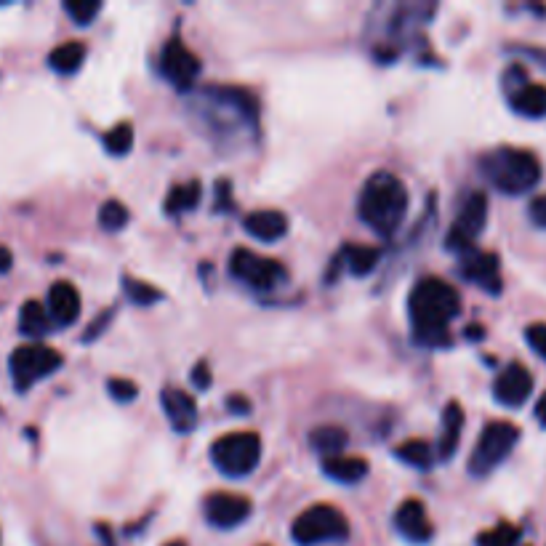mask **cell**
<instances>
[{"label":"cell","instance_id":"6da1fadb","mask_svg":"<svg viewBox=\"0 0 546 546\" xmlns=\"http://www.w3.org/2000/svg\"><path fill=\"white\" fill-rule=\"evenodd\" d=\"M413 341L421 347H445L451 344L448 325L461 312V296L451 283L440 277H424L413 285L408 296Z\"/></svg>","mask_w":546,"mask_h":546},{"label":"cell","instance_id":"7a4b0ae2","mask_svg":"<svg viewBox=\"0 0 546 546\" xmlns=\"http://www.w3.org/2000/svg\"><path fill=\"white\" fill-rule=\"evenodd\" d=\"M357 214L368 230L381 235V238H392L408 214L405 184L389 171H376L360 192Z\"/></svg>","mask_w":546,"mask_h":546},{"label":"cell","instance_id":"3957f363","mask_svg":"<svg viewBox=\"0 0 546 546\" xmlns=\"http://www.w3.org/2000/svg\"><path fill=\"white\" fill-rule=\"evenodd\" d=\"M485 179L504 195H525L541 182V163L531 150L496 147L480 160Z\"/></svg>","mask_w":546,"mask_h":546},{"label":"cell","instance_id":"277c9868","mask_svg":"<svg viewBox=\"0 0 546 546\" xmlns=\"http://www.w3.org/2000/svg\"><path fill=\"white\" fill-rule=\"evenodd\" d=\"M198 107L200 112H203L206 123L222 115V120L211 128L224 136L232 134L230 123L235 131H251V128H256V115H259V110H256L254 96L248 94V91H243V88H227V86L208 88V91L200 94Z\"/></svg>","mask_w":546,"mask_h":546},{"label":"cell","instance_id":"5b68a950","mask_svg":"<svg viewBox=\"0 0 546 546\" xmlns=\"http://www.w3.org/2000/svg\"><path fill=\"white\" fill-rule=\"evenodd\" d=\"M291 539L299 546H320L349 539V520L331 504L304 509L291 525Z\"/></svg>","mask_w":546,"mask_h":546},{"label":"cell","instance_id":"8992f818","mask_svg":"<svg viewBox=\"0 0 546 546\" xmlns=\"http://www.w3.org/2000/svg\"><path fill=\"white\" fill-rule=\"evenodd\" d=\"M214 467L227 477H248L262 461V437L256 432H232L211 445Z\"/></svg>","mask_w":546,"mask_h":546},{"label":"cell","instance_id":"52a82bcc","mask_svg":"<svg viewBox=\"0 0 546 546\" xmlns=\"http://www.w3.org/2000/svg\"><path fill=\"white\" fill-rule=\"evenodd\" d=\"M517 440H520V429L509 421H491L483 429V435L477 440L475 451L469 456V472L475 477L491 475L509 453L515 451Z\"/></svg>","mask_w":546,"mask_h":546},{"label":"cell","instance_id":"ba28073f","mask_svg":"<svg viewBox=\"0 0 546 546\" xmlns=\"http://www.w3.org/2000/svg\"><path fill=\"white\" fill-rule=\"evenodd\" d=\"M62 368V355L46 344H24L11 355V376L19 392L30 389L35 381L46 379Z\"/></svg>","mask_w":546,"mask_h":546},{"label":"cell","instance_id":"9c48e42d","mask_svg":"<svg viewBox=\"0 0 546 546\" xmlns=\"http://www.w3.org/2000/svg\"><path fill=\"white\" fill-rule=\"evenodd\" d=\"M230 272L238 277L240 283L251 285L254 291H275L288 280V272L280 262L275 259H267V256H259L248 248H238L230 259Z\"/></svg>","mask_w":546,"mask_h":546},{"label":"cell","instance_id":"30bf717a","mask_svg":"<svg viewBox=\"0 0 546 546\" xmlns=\"http://www.w3.org/2000/svg\"><path fill=\"white\" fill-rule=\"evenodd\" d=\"M485 222H488V198H485V192H472L464 200V206H461L456 222L451 224V230H448L445 248L459 256L467 254L469 248H475Z\"/></svg>","mask_w":546,"mask_h":546},{"label":"cell","instance_id":"8fae6325","mask_svg":"<svg viewBox=\"0 0 546 546\" xmlns=\"http://www.w3.org/2000/svg\"><path fill=\"white\" fill-rule=\"evenodd\" d=\"M160 72L163 78L171 83L179 91H187V88L195 86V80L200 75V59L192 54L190 48L179 43V40H171L163 48L160 54Z\"/></svg>","mask_w":546,"mask_h":546},{"label":"cell","instance_id":"7c38bea8","mask_svg":"<svg viewBox=\"0 0 546 546\" xmlns=\"http://www.w3.org/2000/svg\"><path fill=\"white\" fill-rule=\"evenodd\" d=\"M203 509H206L208 523L214 528H222V531L238 528L251 517V501L246 496H238V493H211Z\"/></svg>","mask_w":546,"mask_h":546},{"label":"cell","instance_id":"4fadbf2b","mask_svg":"<svg viewBox=\"0 0 546 546\" xmlns=\"http://www.w3.org/2000/svg\"><path fill=\"white\" fill-rule=\"evenodd\" d=\"M461 275L467 277L469 283L480 285L483 291L499 296L501 293V264L499 256L491 254V251H477V248H469L467 254H461L459 264Z\"/></svg>","mask_w":546,"mask_h":546},{"label":"cell","instance_id":"5bb4252c","mask_svg":"<svg viewBox=\"0 0 546 546\" xmlns=\"http://www.w3.org/2000/svg\"><path fill=\"white\" fill-rule=\"evenodd\" d=\"M533 392V376L531 371L520 363H509L504 371L496 376V384H493V397L496 403L504 405V408H520L525 405V400L531 397Z\"/></svg>","mask_w":546,"mask_h":546},{"label":"cell","instance_id":"9a60e30c","mask_svg":"<svg viewBox=\"0 0 546 546\" xmlns=\"http://www.w3.org/2000/svg\"><path fill=\"white\" fill-rule=\"evenodd\" d=\"M395 528L405 541L411 544H427L432 539V523H429L427 507L419 499L403 501L395 512Z\"/></svg>","mask_w":546,"mask_h":546},{"label":"cell","instance_id":"2e32d148","mask_svg":"<svg viewBox=\"0 0 546 546\" xmlns=\"http://www.w3.org/2000/svg\"><path fill=\"white\" fill-rule=\"evenodd\" d=\"M160 405H163V413L166 419L171 421V427L176 432H192L195 424H198V405H195V397L187 395L184 389L179 387H166L160 392Z\"/></svg>","mask_w":546,"mask_h":546},{"label":"cell","instance_id":"e0dca14e","mask_svg":"<svg viewBox=\"0 0 546 546\" xmlns=\"http://www.w3.org/2000/svg\"><path fill=\"white\" fill-rule=\"evenodd\" d=\"M80 315V293L78 288L67 280H59V283L51 285L48 291V317L51 323L59 325H72Z\"/></svg>","mask_w":546,"mask_h":546},{"label":"cell","instance_id":"ac0fdd59","mask_svg":"<svg viewBox=\"0 0 546 546\" xmlns=\"http://www.w3.org/2000/svg\"><path fill=\"white\" fill-rule=\"evenodd\" d=\"M243 227L251 238L262 243H275L288 232V219L280 211H254L243 219Z\"/></svg>","mask_w":546,"mask_h":546},{"label":"cell","instance_id":"d6986e66","mask_svg":"<svg viewBox=\"0 0 546 546\" xmlns=\"http://www.w3.org/2000/svg\"><path fill=\"white\" fill-rule=\"evenodd\" d=\"M509 104H512V110L517 115H523V118L539 120L546 118V86L541 83H520V86L509 94Z\"/></svg>","mask_w":546,"mask_h":546},{"label":"cell","instance_id":"ffe728a7","mask_svg":"<svg viewBox=\"0 0 546 546\" xmlns=\"http://www.w3.org/2000/svg\"><path fill=\"white\" fill-rule=\"evenodd\" d=\"M461 429H464V411H461V405L453 400V403L445 405L443 429H440V443H437V453H440V459L443 461L453 459V453L459 448Z\"/></svg>","mask_w":546,"mask_h":546},{"label":"cell","instance_id":"44dd1931","mask_svg":"<svg viewBox=\"0 0 546 546\" xmlns=\"http://www.w3.org/2000/svg\"><path fill=\"white\" fill-rule=\"evenodd\" d=\"M323 472L336 483L355 485L360 483L365 475H368V461L360 459V456H333V459L323 461Z\"/></svg>","mask_w":546,"mask_h":546},{"label":"cell","instance_id":"7402d4cb","mask_svg":"<svg viewBox=\"0 0 546 546\" xmlns=\"http://www.w3.org/2000/svg\"><path fill=\"white\" fill-rule=\"evenodd\" d=\"M349 443L347 429L333 427V424H325V427H317L312 435H309V445H312V451L320 453L325 459H333V456H341L344 448Z\"/></svg>","mask_w":546,"mask_h":546},{"label":"cell","instance_id":"603a6c76","mask_svg":"<svg viewBox=\"0 0 546 546\" xmlns=\"http://www.w3.org/2000/svg\"><path fill=\"white\" fill-rule=\"evenodd\" d=\"M86 59V46L80 40H67L62 46H56L48 56V64L51 70H56L59 75H72V72L80 70V64Z\"/></svg>","mask_w":546,"mask_h":546},{"label":"cell","instance_id":"cb8c5ba5","mask_svg":"<svg viewBox=\"0 0 546 546\" xmlns=\"http://www.w3.org/2000/svg\"><path fill=\"white\" fill-rule=\"evenodd\" d=\"M19 328H22L24 336H32V339H40L51 331V317H48V309L40 304V301H24L22 312H19Z\"/></svg>","mask_w":546,"mask_h":546},{"label":"cell","instance_id":"d4e9b609","mask_svg":"<svg viewBox=\"0 0 546 546\" xmlns=\"http://www.w3.org/2000/svg\"><path fill=\"white\" fill-rule=\"evenodd\" d=\"M200 198H203V184H200L198 179L176 184L174 190L168 192L166 211L168 214H187V211H192V208L198 206Z\"/></svg>","mask_w":546,"mask_h":546},{"label":"cell","instance_id":"484cf974","mask_svg":"<svg viewBox=\"0 0 546 546\" xmlns=\"http://www.w3.org/2000/svg\"><path fill=\"white\" fill-rule=\"evenodd\" d=\"M379 251L371 246H344V251L339 254V259L349 267V272L357 277L371 275L379 264Z\"/></svg>","mask_w":546,"mask_h":546},{"label":"cell","instance_id":"4316f807","mask_svg":"<svg viewBox=\"0 0 546 546\" xmlns=\"http://www.w3.org/2000/svg\"><path fill=\"white\" fill-rule=\"evenodd\" d=\"M395 456L413 469H429L435 464L432 445L424 443V440H405L403 445H397Z\"/></svg>","mask_w":546,"mask_h":546},{"label":"cell","instance_id":"83f0119b","mask_svg":"<svg viewBox=\"0 0 546 546\" xmlns=\"http://www.w3.org/2000/svg\"><path fill=\"white\" fill-rule=\"evenodd\" d=\"M104 147H107V152L115 155V158L128 155L131 147H134V126H131V123H118L112 131L104 134Z\"/></svg>","mask_w":546,"mask_h":546},{"label":"cell","instance_id":"f1b7e54d","mask_svg":"<svg viewBox=\"0 0 546 546\" xmlns=\"http://www.w3.org/2000/svg\"><path fill=\"white\" fill-rule=\"evenodd\" d=\"M123 291L134 304L139 307H150V304H158L163 299V291L155 288V285L144 283V280H134V277H123Z\"/></svg>","mask_w":546,"mask_h":546},{"label":"cell","instance_id":"f546056e","mask_svg":"<svg viewBox=\"0 0 546 546\" xmlns=\"http://www.w3.org/2000/svg\"><path fill=\"white\" fill-rule=\"evenodd\" d=\"M128 208L120 203V200H107L102 208H99V224H102L107 232H120L128 224Z\"/></svg>","mask_w":546,"mask_h":546},{"label":"cell","instance_id":"4dcf8cb0","mask_svg":"<svg viewBox=\"0 0 546 546\" xmlns=\"http://www.w3.org/2000/svg\"><path fill=\"white\" fill-rule=\"evenodd\" d=\"M517 541H520V528L509 523H499L491 531L480 533L477 546H517Z\"/></svg>","mask_w":546,"mask_h":546},{"label":"cell","instance_id":"1f68e13d","mask_svg":"<svg viewBox=\"0 0 546 546\" xmlns=\"http://www.w3.org/2000/svg\"><path fill=\"white\" fill-rule=\"evenodd\" d=\"M64 11L75 19V24H91L94 16L102 11V3L99 0H67Z\"/></svg>","mask_w":546,"mask_h":546},{"label":"cell","instance_id":"d6a6232c","mask_svg":"<svg viewBox=\"0 0 546 546\" xmlns=\"http://www.w3.org/2000/svg\"><path fill=\"white\" fill-rule=\"evenodd\" d=\"M107 392H110V397L115 400V403H123V405L136 400V395H139V389H136V384L131 379H110Z\"/></svg>","mask_w":546,"mask_h":546},{"label":"cell","instance_id":"836d02e7","mask_svg":"<svg viewBox=\"0 0 546 546\" xmlns=\"http://www.w3.org/2000/svg\"><path fill=\"white\" fill-rule=\"evenodd\" d=\"M525 339L531 344V349L539 357L546 360V325L544 323H533L528 331H525Z\"/></svg>","mask_w":546,"mask_h":546},{"label":"cell","instance_id":"e575fe53","mask_svg":"<svg viewBox=\"0 0 546 546\" xmlns=\"http://www.w3.org/2000/svg\"><path fill=\"white\" fill-rule=\"evenodd\" d=\"M528 214H531V222L536 224V227H544L546 230V195H539V198L531 200Z\"/></svg>","mask_w":546,"mask_h":546},{"label":"cell","instance_id":"d590c367","mask_svg":"<svg viewBox=\"0 0 546 546\" xmlns=\"http://www.w3.org/2000/svg\"><path fill=\"white\" fill-rule=\"evenodd\" d=\"M192 381H195V387H200V389L211 387V368H208L206 360H200V363L195 365V371H192Z\"/></svg>","mask_w":546,"mask_h":546},{"label":"cell","instance_id":"8d00e7d4","mask_svg":"<svg viewBox=\"0 0 546 546\" xmlns=\"http://www.w3.org/2000/svg\"><path fill=\"white\" fill-rule=\"evenodd\" d=\"M227 411L238 413V416H246V413H251V403H248L246 397L232 395L227 397Z\"/></svg>","mask_w":546,"mask_h":546},{"label":"cell","instance_id":"74e56055","mask_svg":"<svg viewBox=\"0 0 546 546\" xmlns=\"http://www.w3.org/2000/svg\"><path fill=\"white\" fill-rule=\"evenodd\" d=\"M110 317H112V309H110V312H104V315L96 317V323L91 325V328H88V331H86V341L96 339V333L104 331V328H107V323H110Z\"/></svg>","mask_w":546,"mask_h":546},{"label":"cell","instance_id":"f35d334b","mask_svg":"<svg viewBox=\"0 0 546 546\" xmlns=\"http://www.w3.org/2000/svg\"><path fill=\"white\" fill-rule=\"evenodd\" d=\"M11 264H14V259H11V251L0 246V272L11 270Z\"/></svg>","mask_w":546,"mask_h":546},{"label":"cell","instance_id":"ab89813d","mask_svg":"<svg viewBox=\"0 0 546 546\" xmlns=\"http://www.w3.org/2000/svg\"><path fill=\"white\" fill-rule=\"evenodd\" d=\"M536 419H539V424H541V427L546 429V395L541 397V400H539V405H536Z\"/></svg>","mask_w":546,"mask_h":546},{"label":"cell","instance_id":"60d3db41","mask_svg":"<svg viewBox=\"0 0 546 546\" xmlns=\"http://www.w3.org/2000/svg\"><path fill=\"white\" fill-rule=\"evenodd\" d=\"M166 546H184L182 541H174V544H166Z\"/></svg>","mask_w":546,"mask_h":546}]
</instances>
